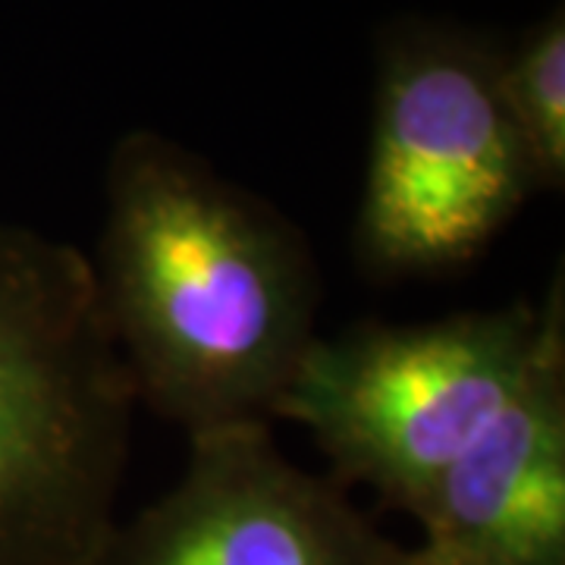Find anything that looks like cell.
<instances>
[{"mask_svg":"<svg viewBox=\"0 0 565 565\" xmlns=\"http://www.w3.org/2000/svg\"><path fill=\"white\" fill-rule=\"evenodd\" d=\"M88 267L136 403L185 437L274 424L321 337L302 226L154 129L122 132L107 154Z\"/></svg>","mask_w":565,"mask_h":565,"instance_id":"6da1fadb","label":"cell"},{"mask_svg":"<svg viewBox=\"0 0 565 565\" xmlns=\"http://www.w3.org/2000/svg\"><path fill=\"white\" fill-rule=\"evenodd\" d=\"M136 393L88 255L0 221V565H85L117 522Z\"/></svg>","mask_w":565,"mask_h":565,"instance_id":"7a4b0ae2","label":"cell"},{"mask_svg":"<svg viewBox=\"0 0 565 565\" xmlns=\"http://www.w3.org/2000/svg\"><path fill=\"white\" fill-rule=\"evenodd\" d=\"M503 35L434 13L374 29L371 136L352 255L374 280L471 264L537 180L500 95Z\"/></svg>","mask_w":565,"mask_h":565,"instance_id":"3957f363","label":"cell"},{"mask_svg":"<svg viewBox=\"0 0 565 565\" xmlns=\"http://www.w3.org/2000/svg\"><path fill=\"white\" fill-rule=\"evenodd\" d=\"M541 305L468 308L437 321H362L308 345L274 422H296L330 478L412 515L503 408L525 371Z\"/></svg>","mask_w":565,"mask_h":565,"instance_id":"277c9868","label":"cell"},{"mask_svg":"<svg viewBox=\"0 0 565 565\" xmlns=\"http://www.w3.org/2000/svg\"><path fill=\"white\" fill-rule=\"evenodd\" d=\"M384 537L330 475L282 452L270 424L189 437L161 500L114 522L85 565H393Z\"/></svg>","mask_w":565,"mask_h":565,"instance_id":"5b68a950","label":"cell"},{"mask_svg":"<svg viewBox=\"0 0 565 565\" xmlns=\"http://www.w3.org/2000/svg\"><path fill=\"white\" fill-rule=\"evenodd\" d=\"M525 371L412 519L424 544L500 565H565V274L546 282Z\"/></svg>","mask_w":565,"mask_h":565,"instance_id":"8992f818","label":"cell"},{"mask_svg":"<svg viewBox=\"0 0 565 565\" xmlns=\"http://www.w3.org/2000/svg\"><path fill=\"white\" fill-rule=\"evenodd\" d=\"M500 95L541 192L565 185V3L500 44Z\"/></svg>","mask_w":565,"mask_h":565,"instance_id":"52a82bcc","label":"cell"},{"mask_svg":"<svg viewBox=\"0 0 565 565\" xmlns=\"http://www.w3.org/2000/svg\"><path fill=\"white\" fill-rule=\"evenodd\" d=\"M393 565H500L481 559V556H471V553H459V550H446V546L434 544H418V546H399L396 553V563Z\"/></svg>","mask_w":565,"mask_h":565,"instance_id":"ba28073f","label":"cell"}]
</instances>
